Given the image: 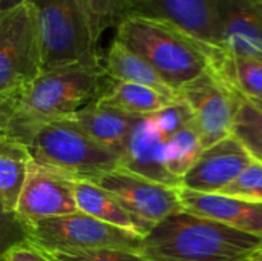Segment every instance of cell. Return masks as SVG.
I'll return each instance as SVG.
<instances>
[{"mask_svg": "<svg viewBox=\"0 0 262 261\" xmlns=\"http://www.w3.org/2000/svg\"><path fill=\"white\" fill-rule=\"evenodd\" d=\"M103 57L45 71L15 102L0 105V138L28 148L43 126L74 118L98 100L109 80Z\"/></svg>", "mask_w": 262, "mask_h": 261, "instance_id": "obj_1", "label": "cell"}, {"mask_svg": "<svg viewBox=\"0 0 262 261\" xmlns=\"http://www.w3.org/2000/svg\"><path fill=\"white\" fill-rule=\"evenodd\" d=\"M262 248V237L186 211L157 223L144 237L149 261H249Z\"/></svg>", "mask_w": 262, "mask_h": 261, "instance_id": "obj_2", "label": "cell"}, {"mask_svg": "<svg viewBox=\"0 0 262 261\" xmlns=\"http://www.w3.org/2000/svg\"><path fill=\"white\" fill-rule=\"evenodd\" d=\"M115 38L150 63L177 92L212 71L213 58L223 51L173 23L144 15H129L117 28Z\"/></svg>", "mask_w": 262, "mask_h": 261, "instance_id": "obj_3", "label": "cell"}, {"mask_svg": "<svg viewBox=\"0 0 262 261\" xmlns=\"http://www.w3.org/2000/svg\"><path fill=\"white\" fill-rule=\"evenodd\" d=\"M26 149L32 162L69 180L91 182L121 169V157L94 140L74 118L43 126Z\"/></svg>", "mask_w": 262, "mask_h": 261, "instance_id": "obj_4", "label": "cell"}, {"mask_svg": "<svg viewBox=\"0 0 262 261\" xmlns=\"http://www.w3.org/2000/svg\"><path fill=\"white\" fill-rule=\"evenodd\" d=\"M41 72V38L28 0L0 12V105L15 102Z\"/></svg>", "mask_w": 262, "mask_h": 261, "instance_id": "obj_5", "label": "cell"}, {"mask_svg": "<svg viewBox=\"0 0 262 261\" xmlns=\"http://www.w3.org/2000/svg\"><path fill=\"white\" fill-rule=\"evenodd\" d=\"M34 6L43 72L100 55L98 38L78 0H29Z\"/></svg>", "mask_w": 262, "mask_h": 261, "instance_id": "obj_6", "label": "cell"}, {"mask_svg": "<svg viewBox=\"0 0 262 261\" xmlns=\"http://www.w3.org/2000/svg\"><path fill=\"white\" fill-rule=\"evenodd\" d=\"M25 240L43 252L124 249L143 252L144 237L103 223L83 212L18 223Z\"/></svg>", "mask_w": 262, "mask_h": 261, "instance_id": "obj_7", "label": "cell"}, {"mask_svg": "<svg viewBox=\"0 0 262 261\" xmlns=\"http://www.w3.org/2000/svg\"><path fill=\"white\" fill-rule=\"evenodd\" d=\"M178 97L190 108L204 149L233 135L238 92L213 71L183 86Z\"/></svg>", "mask_w": 262, "mask_h": 261, "instance_id": "obj_8", "label": "cell"}, {"mask_svg": "<svg viewBox=\"0 0 262 261\" xmlns=\"http://www.w3.org/2000/svg\"><path fill=\"white\" fill-rule=\"evenodd\" d=\"M109 191L127 211L152 226L183 209L178 188L167 186L126 169L101 174L91 180Z\"/></svg>", "mask_w": 262, "mask_h": 261, "instance_id": "obj_9", "label": "cell"}, {"mask_svg": "<svg viewBox=\"0 0 262 261\" xmlns=\"http://www.w3.org/2000/svg\"><path fill=\"white\" fill-rule=\"evenodd\" d=\"M132 14L177 25L207 46L221 49L220 0H130Z\"/></svg>", "mask_w": 262, "mask_h": 261, "instance_id": "obj_10", "label": "cell"}, {"mask_svg": "<svg viewBox=\"0 0 262 261\" xmlns=\"http://www.w3.org/2000/svg\"><path fill=\"white\" fill-rule=\"evenodd\" d=\"M78 212L74 182L31 162L15 214L17 223L35 222Z\"/></svg>", "mask_w": 262, "mask_h": 261, "instance_id": "obj_11", "label": "cell"}, {"mask_svg": "<svg viewBox=\"0 0 262 261\" xmlns=\"http://www.w3.org/2000/svg\"><path fill=\"white\" fill-rule=\"evenodd\" d=\"M253 162L246 146L230 135L204 149L200 160L183 177L181 186L195 192L218 194Z\"/></svg>", "mask_w": 262, "mask_h": 261, "instance_id": "obj_12", "label": "cell"}, {"mask_svg": "<svg viewBox=\"0 0 262 261\" xmlns=\"http://www.w3.org/2000/svg\"><path fill=\"white\" fill-rule=\"evenodd\" d=\"M178 195L186 212L262 237V203L259 202H249L224 194L195 192L183 186L178 188Z\"/></svg>", "mask_w": 262, "mask_h": 261, "instance_id": "obj_13", "label": "cell"}, {"mask_svg": "<svg viewBox=\"0 0 262 261\" xmlns=\"http://www.w3.org/2000/svg\"><path fill=\"white\" fill-rule=\"evenodd\" d=\"M221 49L262 60V11L250 0H220Z\"/></svg>", "mask_w": 262, "mask_h": 261, "instance_id": "obj_14", "label": "cell"}, {"mask_svg": "<svg viewBox=\"0 0 262 261\" xmlns=\"http://www.w3.org/2000/svg\"><path fill=\"white\" fill-rule=\"evenodd\" d=\"M164 143L166 138L152 120L143 118L130 134L121 168L149 180L180 188L181 180L175 178L164 166Z\"/></svg>", "mask_w": 262, "mask_h": 261, "instance_id": "obj_15", "label": "cell"}, {"mask_svg": "<svg viewBox=\"0 0 262 261\" xmlns=\"http://www.w3.org/2000/svg\"><path fill=\"white\" fill-rule=\"evenodd\" d=\"M74 120L94 140L117 152L123 158L130 134L143 118L126 114L111 105L95 100L83 108L74 117Z\"/></svg>", "mask_w": 262, "mask_h": 261, "instance_id": "obj_16", "label": "cell"}, {"mask_svg": "<svg viewBox=\"0 0 262 261\" xmlns=\"http://www.w3.org/2000/svg\"><path fill=\"white\" fill-rule=\"evenodd\" d=\"M72 182L80 212L91 215L103 223L112 225L115 228L138 234L141 237H146L152 231L154 226L150 223L127 211L109 191L91 182Z\"/></svg>", "mask_w": 262, "mask_h": 261, "instance_id": "obj_17", "label": "cell"}, {"mask_svg": "<svg viewBox=\"0 0 262 261\" xmlns=\"http://www.w3.org/2000/svg\"><path fill=\"white\" fill-rule=\"evenodd\" d=\"M103 65L107 77L112 80L144 85L163 92L170 98H178V92L169 86V83L150 63H147L141 55L134 52L117 38H114L106 55L103 57Z\"/></svg>", "mask_w": 262, "mask_h": 261, "instance_id": "obj_18", "label": "cell"}, {"mask_svg": "<svg viewBox=\"0 0 262 261\" xmlns=\"http://www.w3.org/2000/svg\"><path fill=\"white\" fill-rule=\"evenodd\" d=\"M98 100L126 114L140 118H149L177 98H170L163 92L144 85L109 78Z\"/></svg>", "mask_w": 262, "mask_h": 261, "instance_id": "obj_19", "label": "cell"}, {"mask_svg": "<svg viewBox=\"0 0 262 261\" xmlns=\"http://www.w3.org/2000/svg\"><path fill=\"white\" fill-rule=\"evenodd\" d=\"M31 162L25 146L0 138V205L6 215L15 214Z\"/></svg>", "mask_w": 262, "mask_h": 261, "instance_id": "obj_20", "label": "cell"}, {"mask_svg": "<svg viewBox=\"0 0 262 261\" xmlns=\"http://www.w3.org/2000/svg\"><path fill=\"white\" fill-rule=\"evenodd\" d=\"M212 71L246 98H262V60L221 51Z\"/></svg>", "mask_w": 262, "mask_h": 261, "instance_id": "obj_21", "label": "cell"}, {"mask_svg": "<svg viewBox=\"0 0 262 261\" xmlns=\"http://www.w3.org/2000/svg\"><path fill=\"white\" fill-rule=\"evenodd\" d=\"M204 152L201 137L195 128V123L178 131L164 143V166L178 180L193 168Z\"/></svg>", "mask_w": 262, "mask_h": 261, "instance_id": "obj_22", "label": "cell"}, {"mask_svg": "<svg viewBox=\"0 0 262 261\" xmlns=\"http://www.w3.org/2000/svg\"><path fill=\"white\" fill-rule=\"evenodd\" d=\"M233 135L246 146L253 160L262 163V112L239 92Z\"/></svg>", "mask_w": 262, "mask_h": 261, "instance_id": "obj_23", "label": "cell"}, {"mask_svg": "<svg viewBox=\"0 0 262 261\" xmlns=\"http://www.w3.org/2000/svg\"><path fill=\"white\" fill-rule=\"evenodd\" d=\"M100 40L109 28H118L130 14V0H78Z\"/></svg>", "mask_w": 262, "mask_h": 261, "instance_id": "obj_24", "label": "cell"}, {"mask_svg": "<svg viewBox=\"0 0 262 261\" xmlns=\"http://www.w3.org/2000/svg\"><path fill=\"white\" fill-rule=\"evenodd\" d=\"M149 118L157 126V129L163 134L164 138L172 137L178 131L193 123V115L190 108L180 97L170 105H167L166 108H163L161 111H158L157 114L150 115Z\"/></svg>", "mask_w": 262, "mask_h": 261, "instance_id": "obj_25", "label": "cell"}, {"mask_svg": "<svg viewBox=\"0 0 262 261\" xmlns=\"http://www.w3.org/2000/svg\"><path fill=\"white\" fill-rule=\"evenodd\" d=\"M218 194L262 203V163L253 160L236 180Z\"/></svg>", "mask_w": 262, "mask_h": 261, "instance_id": "obj_26", "label": "cell"}, {"mask_svg": "<svg viewBox=\"0 0 262 261\" xmlns=\"http://www.w3.org/2000/svg\"><path fill=\"white\" fill-rule=\"evenodd\" d=\"M52 261H149L143 252L124 249H94L80 252H45Z\"/></svg>", "mask_w": 262, "mask_h": 261, "instance_id": "obj_27", "label": "cell"}, {"mask_svg": "<svg viewBox=\"0 0 262 261\" xmlns=\"http://www.w3.org/2000/svg\"><path fill=\"white\" fill-rule=\"evenodd\" d=\"M3 261H52L48 254L41 249L29 243L28 240H21L6 249L3 254Z\"/></svg>", "mask_w": 262, "mask_h": 261, "instance_id": "obj_28", "label": "cell"}, {"mask_svg": "<svg viewBox=\"0 0 262 261\" xmlns=\"http://www.w3.org/2000/svg\"><path fill=\"white\" fill-rule=\"evenodd\" d=\"M23 2H28V0H0V12L9 11V9H12L14 6L23 3Z\"/></svg>", "mask_w": 262, "mask_h": 261, "instance_id": "obj_29", "label": "cell"}, {"mask_svg": "<svg viewBox=\"0 0 262 261\" xmlns=\"http://www.w3.org/2000/svg\"><path fill=\"white\" fill-rule=\"evenodd\" d=\"M249 261H262V248L259 251H256Z\"/></svg>", "mask_w": 262, "mask_h": 261, "instance_id": "obj_30", "label": "cell"}, {"mask_svg": "<svg viewBox=\"0 0 262 261\" xmlns=\"http://www.w3.org/2000/svg\"><path fill=\"white\" fill-rule=\"evenodd\" d=\"M249 100H250V102H252V103H253V105L262 112V98H249Z\"/></svg>", "mask_w": 262, "mask_h": 261, "instance_id": "obj_31", "label": "cell"}, {"mask_svg": "<svg viewBox=\"0 0 262 261\" xmlns=\"http://www.w3.org/2000/svg\"><path fill=\"white\" fill-rule=\"evenodd\" d=\"M250 2H252L256 8H259L262 11V0H250Z\"/></svg>", "mask_w": 262, "mask_h": 261, "instance_id": "obj_32", "label": "cell"}]
</instances>
